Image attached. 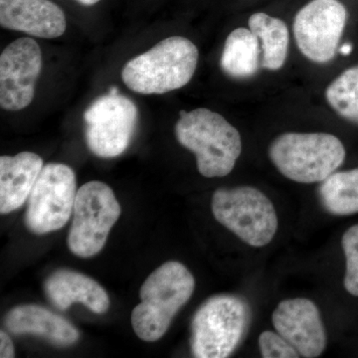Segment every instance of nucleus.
I'll list each match as a JSON object with an SVG mask.
<instances>
[{
	"label": "nucleus",
	"mask_w": 358,
	"mask_h": 358,
	"mask_svg": "<svg viewBox=\"0 0 358 358\" xmlns=\"http://www.w3.org/2000/svg\"><path fill=\"white\" fill-rule=\"evenodd\" d=\"M178 143L196 157L204 178H224L234 169L242 152L239 131L223 115L204 108L180 110L176 124Z\"/></svg>",
	"instance_id": "nucleus-1"
},
{
	"label": "nucleus",
	"mask_w": 358,
	"mask_h": 358,
	"mask_svg": "<svg viewBox=\"0 0 358 358\" xmlns=\"http://www.w3.org/2000/svg\"><path fill=\"white\" fill-rule=\"evenodd\" d=\"M194 289V277L182 264L169 261L157 268L141 286V303L131 313L136 336L148 343L162 338Z\"/></svg>",
	"instance_id": "nucleus-2"
},
{
	"label": "nucleus",
	"mask_w": 358,
	"mask_h": 358,
	"mask_svg": "<svg viewBox=\"0 0 358 358\" xmlns=\"http://www.w3.org/2000/svg\"><path fill=\"white\" fill-rule=\"evenodd\" d=\"M199 49L189 39L169 37L124 66L122 79L143 95H160L189 83L199 63Z\"/></svg>",
	"instance_id": "nucleus-3"
},
{
	"label": "nucleus",
	"mask_w": 358,
	"mask_h": 358,
	"mask_svg": "<svg viewBox=\"0 0 358 358\" xmlns=\"http://www.w3.org/2000/svg\"><path fill=\"white\" fill-rule=\"evenodd\" d=\"M268 157L291 180L322 182L345 162V148L333 134L287 133L271 143Z\"/></svg>",
	"instance_id": "nucleus-4"
},
{
	"label": "nucleus",
	"mask_w": 358,
	"mask_h": 358,
	"mask_svg": "<svg viewBox=\"0 0 358 358\" xmlns=\"http://www.w3.org/2000/svg\"><path fill=\"white\" fill-rule=\"evenodd\" d=\"M251 308L241 296L218 294L205 301L193 317L192 350L197 358L229 357L248 331Z\"/></svg>",
	"instance_id": "nucleus-5"
},
{
	"label": "nucleus",
	"mask_w": 358,
	"mask_h": 358,
	"mask_svg": "<svg viewBox=\"0 0 358 358\" xmlns=\"http://www.w3.org/2000/svg\"><path fill=\"white\" fill-rule=\"evenodd\" d=\"M211 208L219 223L250 246H266L277 232L274 205L255 187L220 188L212 196Z\"/></svg>",
	"instance_id": "nucleus-6"
},
{
	"label": "nucleus",
	"mask_w": 358,
	"mask_h": 358,
	"mask_svg": "<svg viewBox=\"0 0 358 358\" xmlns=\"http://www.w3.org/2000/svg\"><path fill=\"white\" fill-rule=\"evenodd\" d=\"M121 212L114 192L106 183L90 181L80 187L67 240L71 252L80 258L96 255L105 246Z\"/></svg>",
	"instance_id": "nucleus-7"
},
{
	"label": "nucleus",
	"mask_w": 358,
	"mask_h": 358,
	"mask_svg": "<svg viewBox=\"0 0 358 358\" xmlns=\"http://www.w3.org/2000/svg\"><path fill=\"white\" fill-rule=\"evenodd\" d=\"M85 140L89 150L103 159L126 152L138 122L136 103L120 94L99 96L85 110Z\"/></svg>",
	"instance_id": "nucleus-8"
},
{
	"label": "nucleus",
	"mask_w": 358,
	"mask_h": 358,
	"mask_svg": "<svg viewBox=\"0 0 358 358\" xmlns=\"http://www.w3.org/2000/svg\"><path fill=\"white\" fill-rule=\"evenodd\" d=\"M76 176L70 166H43L28 199L25 224L34 234H46L64 227L74 210Z\"/></svg>",
	"instance_id": "nucleus-9"
},
{
	"label": "nucleus",
	"mask_w": 358,
	"mask_h": 358,
	"mask_svg": "<svg viewBox=\"0 0 358 358\" xmlns=\"http://www.w3.org/2000/svg\"><path fill=\"white\" fill-rule=\"evenodd\" d=\"M348 13L338 0H313L296 13L294 36L306 58L315 63L333 60L345 30Z\"/></svg>",
	"instance_id": "nucleus-10"
},
{
	"label": "nucleus",
	"mask_w": 358,
	"mask_h": 358,
	"mask_svg": "<svg viewBox=\"0 0 358 358\" xmlns=\"http://www.w3.org/2000/svg\"><path fill=\"white\" fill-rule=\"evenodd\" d=\"M41 69V48L34 39L11 42L0 56V107L10 112L27 108Z\"/></svg>",
	"instance_id": "nucleus-11"
},
{
	"label": "nucleus",
	"mask_w": 358,
	"mask_h": 358,
	"mask_svg": "<svg viewBox=\"0 0 358 358\" xmlns=\"http://www.w3.org/2000/svg\"><path fill=\"white\" fill-rule=\"evenodd\" d=\"M277 333L298 350L301 357H320L327 346V334L319 308L308 299L285 300L273 313Z\"/></svg>",
	"instance_id": "nucleus-12"
},
{
	"label": "nucleus",
	"mask_w": 358,
	"mask_h": 358,
	"mask_svg": "<svg viewBox=\"0 0 358 358\" xmlns=\"http://www.w3.org/2000/svg\"><path fill=\"white\" fill-rule=\"evenodd\" d=\"M0 25L30 36L54 39L67 27L65 13L51 0H0Z\"/></svg>",
	"instance_id": "nucleus-13"
},
{
	"label": "nucleus",
	"mask_w": 358,
	"mask_h": 358,
	"mask_svg": "<svg viewBox=\"0 0 358 358\" xmlns=\"http://www.w3.org/2000/svg\"><path fill=\"white\" fill-rule=\"evenodd\" d=\"M49 301L58 310H66L74 303H81L98 315L109 310L110 299L99 282L75 271H56L44 282Z\"/></svg>",
	"instance_id": "nucleus-14"
},
{
	"label": "nucleus",
	"mask_w": 358,
	"mask_h": 358,
	"mask_svg": "<svg viewBox=\"0 0 358 358\" xmlns=\"http://www.w3.org/2000/svg\"><path fill=\"white\" fill-rule=\"evenodd\" d=\"M43 166V159L34 152L0 157V213H10L25 203Z\"/></svg>",
	"instance_id": "nucleus-15"
},
{
	"label": "nucleus",
	"mask_w": 358,
	"mask_h": 358,
	"mask_svg": "<svg viewBox=\"0 0 358 358\" xmlns=\"http://www.w3.org/2000/svg\"><path fill=\"white\" fill-rule=\"evenodd\" d=\"M11 334H36L60 346L74 345L79 339V331L61 315L36 305L18 306L7 313L4 320Z\"/></svg>",
	"instance_id": "nucleus-16"
},
{
	"label": "nucleus",
	"mask_w": 358,
	"mask_h": 358,
	"mask_svg": "<svg viewBox=\"0 0 358 358\" xmlns=\"http://www.w3.org/2000/svg\"><path fill=\"white\" fill-rule=\"evenodd\" d=\"M261 58L262 51L256 35L247 28L239 27L226 39L220 67L231 78L248 79L258 72Z\"/></svg>",
	"instance_id": "nucleus-17"
},
{
	"label": "nucleus",
	"mask_w": 358,
	"mask_h": 358,
	"mask_svg": "<svg viewBox=\"0 0 358 358\" xmlns=\"http://www.w3.org/2000/svg\"><path fill=\"white\" fill-rule=\"evenodd\" d=\"M249 29L260 43L261 67L275 71L281 69L288 56L289 33L288 26L279 18L258 13L249 18Z\"/></svg>",
	"instance_id": "nucleus-18"
},
{
	"label": "nucleus",
	"mask_w": 358,
	"mask_h": 358,
	"mask_svg": "<svg viewBox=\"0 0 358 358\" xmlns=\"http://www.w3.org/2000/svg\"><path fill=\"white\" fill-rule=\"evenodd\" d=\"M319 194L322 206L333 215L358 213V167L331 174L322 181Z\"/></svg>",
	"instance_id": "nucleus-19"
},
{
	"label": "nucleus",
	"mask_w": 358,
	"mask_h": 358,
	"mask_svg": "<svg viewBox=\"0 0 358 358\" xmlns=\"http://www.w3.org/2000/svg\"><path fill=\"white\" fill-rule=\"evenodd\" d=\"M326 98L341 117L358 124V65L345 70L329 84Z\"/></svg>",
	"instance_id": "nucleus-20"
},
{
	"label": "nucleus",
	"mask_w": 358,
	"mask_h": 358,
	"mask_svg": "<svg viewBox=\"0 0 358 358\" xmlns=\"http://www.w3.org/2000/svg\"><path fill=\"white\" fill-rule=\"evenodd\" d=\"M346 261L345 288L348 293L358 296V225L348 228L341 239Z\"/></svg>",
	"instance_id": "nucleus-21"
},
{
	"label": "nucleus",
	"mask_w": 358,
	"mask_h": 358,
	"mask_svg": "<svg viewBox=\"0 0 358 358\" xmlns=\"http://www.w3.org/2000/svg\"><path fill=\"white\" fill-rule=\"evenodd\" d=\"M259 348L264 358H298L300 353L279 333L266 331L259 336Z\"/></svg>",
	"instance_id": "nucleus-22"
},
{
	"label": "nucleus",
	"mask_w": 358,
	"mask_h": 358,
	"mask_svg": "<svg viewBox=\"0 0 358 358\" xmlns=\"http://www.w3.org/2000/svg\"><path fill=\"white\" fill-rule=\"evenodd\" d=\"M14 346L13 341L6 331H0V357H14Z\"/></svg>",
	"instance_id": "nucleus-23"
},
{
	"label": "nucleus",
	"mask_w": 358,
	"mask_h": 358,
	"mask_svg": "<svg viewBox=\"0 0 358 358\" xmlns=\"http://www.w3.org/2000/svg\"><path fill=\"white\" fill-rule=\"evenodd\" d=\"M352 44H345L343 45V46L341 47V49H339V52H341L343 55H350V53H352Z\"/></svg>",
	"instance_id": "nucleus-24"
},
{
	"label": "nucleus",
	"mask_w": 358,
	"mask_h": 358,
	"mask_svg": "<svg viewBox=\"0 0 358 358\" xmlns=\"http://www.w3.org/2000/svg\"><path fill=\"white\" fill-rule=\"evenodd\" d=\"M78 3L82 4V6H95V4L100 2L101 0H76Z\"/></svg>",
	"instance_id": "nucleus-25"
}]
</instances>
